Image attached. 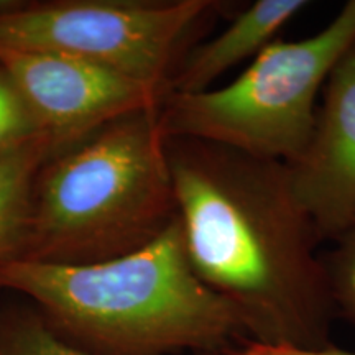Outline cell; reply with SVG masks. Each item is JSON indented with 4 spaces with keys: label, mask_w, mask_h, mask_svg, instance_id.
<instances>
[{
    "label": "cell",
    "mask_w": 355,
    "mask_h": 355,
    "mask_svg": "<svg viewBox=\"0 0 355 355\" xmlns=\"http://www.w3.org/2000/svg\"><path fill=\"white\" fill-rule=\"evenodd\" d=\"M178 219L194 272L241 311L250 343L329 347L336 311L286 165L199 140H166Z\"/></svg>",
    "instance_id": "obj_1"
},
{
    "label": "cell",
    "mask_w": 355,
    "mask_h": 355,
    "mask_svg": "<svg viewBox=\"0 0 355 355\" xmlns=\"http://www.w3.org/2000/svg\"><path fill=\"white\" fill-rule=\"evenodd\" d=\"M0 286L28 296L61 329L112 355H227L252 340L241 311L194 272L178 217L152 242L110 260H8Z\"/></svg>",
    "instance_id": "obj_2"
},
{
    "label": "cell",
    "mask_w": 355,
    "mask_h": 355,
    "mask_svg": "<svg viewBox=\"0 0 355 355\" xmlns=\"http://www.w3.org/2000/svg\"><path fill=\"white\" fill-rule=\"evenodd\" d=\"M176 217L158 107L140 110L44 163L19 259L110 260L152 242Z\"/></svg>",
    "instance_id": "obj_3"
},
{
    "label": "cell",
    "mask_w": 355,
    "mask_h": 355,
    "mask_svg": "<svg viewBox=\"0 0 355 355\" xmlns=\"http://www.w3.org/2000/svg\"><path fill=\"white\" fill-rule=\"evenodd\" d=\"M354 43L355 0H349L313 37L275 40L227 86L165 96L158 107L163 135L290 163L309 139L331 71Z\"/></svg>",
    "instance_id": "obj_4"
},
{
    "label": "cell",
    "mask_w": 355,
    "mask_h": 355,
    "mask_svg": "<svg viewBox=\"0 0 355 355\" xmlns=\"http://www.w3.org/2000/svg\"><path fill=\"white\" fill-rule=\"evenodd\" d=\"M209 0L53 2L0 10V46L76 58L157 89L166 87Z\"/></svg>",
    "instance_id": "obj_5"
},
{
    "label": "cell",
    "mask_w": 355,
    "mask_h": 355,
    "mask_svg": "<svg viewBox=\"0 0 355 355\" xmlns=\"http://www.w3.org/2000/svg\"><path fill=\"white\" fill-rule=\"evenodd\" d=\"M0 69L58 150L163 101L157 89L56 53L0 46Z\"/></svg>",
    "instance_id": "obj_6"
},
{
    "label": "cell",
    "mask_w": 355,
    "mask_h": 355,
    "mask_svg": "<svg viewBox=\"0 0 355 355\" xmlns=\"http://www.w3.org/2000/svg\"><path fill=\"white\" fill-rule=\"evenodd\" d=\"M285 165L321 241L347 232L355 224V43L324 84L304 148Z\"/></svg>",
    "instance_id": "obj_7"
},
{
    "label": "cell",
    "mask_w": 355,
    "mask_h": 355,
    "mask_svg": "<svg viewBox=\"0 0 355 355\" xmlns=\"http://www.w3.org/2000/svg\"><path fill=\"white\" fill-rule=\"evenodd\" d=\"M308 6L306 0H257L239 10L224 32L186 51L171 74L166 96L212 89L222 74L273 43L279 30Z\"/></svg>",
    "instance_id": "obj_8"
},
{
    "label": "cell",
    "mask_w": 355,
    "mask_h": 355,
    "mask_svg": "<svg viewBox=\"0 0 355 355\" xmlns=\"http://www.w3.org/2000/svg\"><path fill=\"white\" fill-rule=\"evenodd\" d=\"M55 152L50 137L40 135L0 157V265L24 254L35 181Z\"/></svg>",
    "instance_id": "obj_9"
},
{
    "label": "cell",
    "mask_w": 355,
    "mask_h": 355,
    "mask_svg": "<svg viewBox=\"0 0 355 355\" xmlns=\"http://www.w3.org/2000/svg\"><path fill=\"white\" fill-rule=\"evenodd\" d=\"M321 257L336 314L355 326V224Z\"/></svg>",
    "instance_id": "obj_10"
},
{
    "label": "cell",
    "mask_w": 355,
    "mask_h": 355,
    "mask_svg": "<svg viewBox=\"0 0 355 355\" xmlns=\"http://www.w3.org/2000/svg\"><path fill=\"white\" fill-rule=\"evenodd\" d=\"M40 135L37 121L24 97L0 69V157L15 152Z\"/></svg>",
    "instance_id": "obj_11"
},
{
    "label": "cell",
    "mask_w": 355,
    "mask_h": 355,
    "mask_svg": "<svg viewBox=\"0 0 355 355\" xmlns=\"http://www.w3.org/2000/svg\"><path fill=\"white\" fill-rule=\"evenodd\" d=\"M0 355H89L66 344L55 332L37 321L15 324L3 340Z\"/></svg>",
    "instance_id": "obj_12"
},
{
    "label": "cell",
    "mask_w": 355,
    "mask_h": 355,
    "mask_svg": "<svg viewBox=\"0 0 355 355\" xmlns=\"http://www.w3.org/2000/svg\"><path fill=\"white\" fill-rule=\"evenodd\" d=\"M229 355H355L352 352H345V350L336 349L329 345V347L318 349V350H308V349H298L290 347V345H268L260 343H245L241 347L232 350Z\"/></svg>",
    "instance_id": "obj_13"
}]
</instances>
